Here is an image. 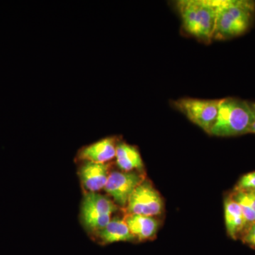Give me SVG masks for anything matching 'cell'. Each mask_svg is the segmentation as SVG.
<instances>
[{
    "label": "cell",
    "instance_id": "obj_1",
    "mask_svg": "<svg viewBox=\"0 0 255 255\" xmlns=\"http://www.w3.org/2000/svg\"><path fill=\"white\" fill-rule=\"evenodd\" d=\"M255 19V1L217 0L214 40L224 41L245 34Z\"/></svg>",
    "mask_w": 255,
    "mask_h": 255
},
{
    "label": "cell",
    "instance_id": "obj_2",
    "mask_svg": "<svg viewBox=\"0 0 255 255\" xmlns=\"http://www.w3.org/2000/svg\"><path fill=\"white\" fill-rule=\"evenodd\" d=\"M176 5L183 29L198 41L211 43L214 40L217 0H180Z\"/></svg>",
    "mask_w": 255,
    "mask_h": 255
},
{
    "label": "cell",
    "instance_id": "obj_3",
    "mask_svg": "<svg viewBox=\"0 0 255 255\" xmlns=\"http://www.w3.org/2000/svg\"><path fill=\"white\" fill-rule=\"evenodd\" d=\"M255 121L248 101L233 97L221 99L217 119L211 135L232 137L248 134Z\"/></svg>",
    "mask_w": 255,
    "mask_h": 255
},
{
    "label": "cell",
    "instance_id": "obj_4",
    "mask_svg": "<svg viewBox=\"0 0 255 255\" xmlns=\"http://www.w3.org/2000/svg\"><path fill=\"white\" fill-rule=\"evenodd\" d=\"M119 208L108 196L85 192L80 214L82 225L90 235L98 232L110 222L112 214Z\"/></svg>",
    "mask_w": 255,
    "mask_h": 255
},
{
    "label": "cell",
    "instance_id": "obj_5",
    "mask_svg": "<svg viewBox=\"0 0 255 255\" xmlns=\"http://www.w3.org/2000/svg\"><path fill=\"white\" fill-rule=\"evenodd\" d=\"M220 101L187 97L173 101L172 105L191 122L211 135L217 119Z\"/></svg>",
    "mask_w": 255,
    "mask_h": 255
},
{
    "label": "cell",
    "instance_id": "obj_6",
    "mask_svg": "<svg viewBox=\"0 0 255 255\" xmlns=\"http://www.w3.org/2000/svg\"><path fill=\"white\" fill-rule=\"evenodd\" d=\"M126 212L128 214L155 216L164 211V201L159 191L146 178L129 197Z\"/></svg>",
    "mask_w": 255,
    "mask_h": 255
},
{
    "label": "cell",
    "instance_id": "obj_7",
    "mask_svg": "<svg viewBox=\"0 0 255 255\" xmlns=\"http://www.w3.org/2000/svg\"><path fill=\"white\" fill-rule=\"evenodd\" d=\"M145 179V172L114 171L111 172L104 189L119 207L125 209L129 197Z\"/></svg>",
    "mask_w": 255,
    "mask_h": 255
},
{
    "label": "cell",
    "instance_id": "obj_8",
    "mask_svg": "<svg viewBox=\"0 0 255 255\" xmlns=\"http://www.w3.org/2000/svg\"><path fill=\"white\" fill-rule=\"evenodd\" d=\"M81 162L79 167L78 175L85 192L97 193L105 188L111 173L112 164L100 163L92 161Z\"/></svg>",
    "mask_w": 255,
    "mask_h": 255
},
{
    "label": "cell",
    "instance_id": "obj_9",
    "mask_svg": "<svg viewBox=\"0 0 255 255\" xmlns=\"http://www.w3.org/2000/svg\"><path fill=\"white\" fill-rule=\"evenodd\" d=\"M119 140L117 137H107L90 145L84 146L78 151L77 159L78 161H92L100 163L110 162L116 157Z\"/></svg>",
    "mask_w": 255,
    "mask_h": 255
},
{
    "label": "cell",
    "instance_id": "obj_10",
    "mask_svg": "<svg viewBox=\"0 0 255 255\" xmlns=\"http://www.w3.org/2000/svg\"><path fill=\"white\" fill-rule=\"evenodd\" d=\"M124 219L135 241H152L157 236L159 222L155 217L127 214Z\"/></svg>",
    "mask_w": 255,
    "mask_h": 255
},
{
    "label": "cell",
    "instance_id": "obj_11",
    "mask_svg": "<svg viewBox=\"0 0 255 255\" xmlns=\"http://www.w3.org/2000/svg\"><path fill=\"white\" fill-rule=\"evenodd\" d=\"M224 216L228 236L235 241L241 240L248 226L241 206L231 194L225 198Z\"/></svg>",
    "mask_w": 255,
    "mask_h": 255
},
{
    "label": "cell",
    "instance_id": "obj_12",
    "mask_svg": "<svg viewBox=\"0 0 255 255\" xmlns=\"http://www.w3.org/2000/svg\"><path fill=\"white\" fill-rule=\"evenodd\" d=\"M95 241L101 245H109L118 242H135L124 219L114 217L98 232L91 235Z\"/></svg>",
    "mask_w": 255,
    "mask_h": 255
},
{
    "label": "cell",
    "instance_id": "obj_13",
    "mask_svg": "<svg viewBox=\"0 0 255 255\" xmlns=\"http://www.w3.org/2000/svg\"><path fill=\"white\" fill-rule=\"evenodd\" d=\"M116 162L122 172H144V163L136 146L119 140L117 147Z\"/></svg>",
    "mask_w": 255,
    "mask_h": 255
},
{
    "label": "cell",
    "instance_id": "obj_14",
    "mask_svg": "<svg viewBox=\"0 0 255 255\" xmlns=\"http://www.w3.org/2000/svg\"><path fill=\"white\" fill-rule=\"evenodd\" d=\"M233 191H255V171L242 176L236 185L235 186Z\"/></svg>",
    "mask_w": 255,
    "mask_h": 255
},
{
    "label": "cell",
    "instance_id": "obj_15",
    "mask_svg": "<svg viewBox=\"0 0 255 255\" xmlns=\"http://www.w3.org/2000/svg\"><path fill=\"white\" fill-rule=\"evenodd\" d=\"M231 194L242 200L246 201L252 209L255 211V191H233Z\"/></svg>",
    "mask_w": 255,
    "mask_h": 255
},
{
    "label": "cell",
    "instance_id": "obj_16",
    "mask_svg": "<svg viewBox=\"0 0 255 255\" xmlns=\"http://www.w3.org/2000/svg\"><path fill=\"white\" fill-rule=\"evenodd\" d=\"M241 241L252 249L255 250V223L246 230Z\"/></svg>",
    "mask_w": 255,
    "mask_h": 255
},
{
    "label": "cell",
    "instance_id": "obj_17",
    "mask_svg": "<svg viewBox=\"0 0 255 255\" xmlns=\"http://www.w3.org/2000/svg\"><path fill=\"white\" fill-rule=\"evenodd\" d=\"M248 133L255 134V121L253 122V124H252L251 128H250L249 132H248Z\"/></svg>",
    "mask_w": 255,
    "mask_h": 255
},
{
    "label": "cell",
    "instance_id": "obj_18",
    "mask_svg": "<svg viewBox=\"0 0 255 255\" xmlns=\"http://www.w3.org/2000/svg\"><path fill=\"white\" fill-rule=\"evenodd\" d=\"M250 102V106H251L252 112H253V115H254L255 120V102Z\"/></svg>",
    "mask_w": 255,
    "mask_h": 255
}]
</instances>
